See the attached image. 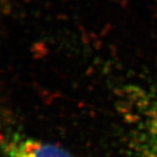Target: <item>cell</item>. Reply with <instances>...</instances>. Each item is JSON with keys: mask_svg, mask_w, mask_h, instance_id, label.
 Listing matches in <instances>:
<instances>
[{"mask_svg": "<svg viewBox=\"0 0 157 157\" xmlns=\"http://www.w3.org/2000/svg\"><path fill=\"white\" fill-rule=\"evenodd\" d=\"M4 157H73L52 143L25 136H15L6 142Z\"/></svg>", "mask_w": 157, "mask_h": 157, "instance_id": "1", "label": "cell"}, {"mask_svg": "<svg viewBox=\"0 0 157 157\" xmlns=\"http://www.w3.org/2000/svg\"><path fill=\"white\" fill-rule=\"evenodd\" d=\"M140 112L135 128L137 157H157V101Z\"/></svg>", "mask_w": 157, "mask_h": 157, "instance_id": "2", "label": "cell"}]
</instances>
